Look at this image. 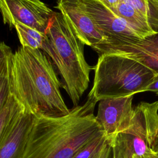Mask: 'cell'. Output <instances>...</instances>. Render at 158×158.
<instances>
[{
  "instance_id": "cell-1",
  "label": "cell",
  "mask_w": 158,
  "mask_h": 158,
  "mask_svg": "<svg viewBox=\"0 0 158 158\" xmlns=\"http://www.w3.org/2000/svg\"><path fill=\"white\" fill-rule=\"evenodd\" d=\"M97 102L88 94L65 116H35L22 158H72L102 131L94 114Z\"/></svg>"
},
{
  "instance_id": "cell-2",
  "label": "cell",
  "mask_w": 158,
  "mask_h": 158,
  "mask_svg": "<svg viewBox=\"0 0 158 158\" xmlns=\"http://www.w3.org/2000/svg\"><path fill=\"white\" fill-rule=\"evenodd\" d=\"M50 60L40 49L19 48L12 59L11 92L23 109L35 116L60 117L70 109Z\"/></svg>"
},
{
  "instance_id": "cell-3",
  "label": "cell",
  "mask_w": 158,
  "mask_h": 158,
  "mask_svg": "<svg viewBox=\"0 0 158 158\" xmlns=\"http://www.w3.org/2000/svg\"><path fill=\"white\" fill-rule=\"evenodd\" d=\"M84 43L59 12H54L46 31L42 51L52 60L62 78L61 86L73 107L87 89L89 72L93 69L84 56Z\"/></svg>"
},
{
  "instance_id": "cell-4",
  "label": "cell",
  "mask_w": 158,
  "mask_h": 158,
  "mask_svg": "<svg viewBox=\"0 0 158 158\" xmlns=\"http://www.w3.org/2000/svg\"><path fill=\"white\" fill-rule=\"evenodd\" d=\"M93 88L89 94L99 102L144 92L154 73L131 59L114 54H99Z\"/></svg>"
},
{
  "instance_id": "cell-5",
  "label": "cell",
  "mask_w": 158,
  "mask_h": 158,
  "mask_svg": "<svg viewBox=\"0 0 158 158\" xmlns=\"http://www.w3.org/2000/svg\"><path fill=\"white\" fill-rule=\"evenodd\" d=\"M157 134L158 101L141 102L134 107L128 128L112 142L120 145L131 157L141 156L153 152L152 146Z\"/></svg>"
},
{
  "instance_id": "cell-6",
  "label": "cell",
  "mask_w": 158,
  "mask_h": 158,
  "mask_svg": "<svg viewBox=\"0 0 158 158\" xmlns=\"http://www.w3.org/2000/svg\"><path fill=\"white\" fill-rule=\"evenodd\" d=\"M0 12L10 28L20 23L44 34L54 14L40 0H0Z\"/></svg>"
},
{
  "instance_id": "cell-7",
  "label": "cell",
  "mask_w": 158,
  "mask_h": 158,
  "mask_svg": "<svg viewBox=\"0 0 158 158\" xmlns=\"http://www.w3.org/2000/svg\"><path fill=\"white\" fill-rule=\"evenodd\" d=\"M91 48L98 54H114L131 59L158 73V32L143 39L111 41Z\"/></svg>"
},
{
  "instance_id": "cell-8",
  "label": "cell",
  "mask_w": 158,
  "mask_h": 158,
  "mask_svg": "<svg viewBox=\"0 0 158 158\" xmlns=\"http://www.w3.org/2000/svg\"><path fill=\"white\" fill-rule=\"evenodd\" d=\"M133 99L131 95L99 101L95 118L110 143L130 126L134 110Z\"/></svg>"
},
{
  "instance_id": "cell-9",
  "label": "cell",
  "mask_w": 158,
  "mask_h": 158,
  "mask_svg": "<svg viewBox=\"0 0 158 158\" xmlns=\"http://www.w3.org/2000/svg\"><path fill=\"white\" fill-rule=\"evenodd\" d=\"M56 7L84 44L93 47L107 41V36L88 14L82 0H57Z\"/></svg>"
},
{
  "instance_id": "cell-10",
  "label": "cell",
  "mask_w": 158,
  "mask_h": 158,
  "mask_svg": "<svg viewBox=\"0 0 158 158\" xmlns=\"http://www.w3.org/2000/svg\"><path fill=\"white\" fill-rule=\"evenodd\" d=\"M82 1L88 14L107 36L106 42L139 38L126 22L98 1Z\"/></svg>"
},
{
  "instance_id": "cell-11",
  "label": "cell",
  "mask_w": 158,
  "mask_h": 158,
  "mask_svg": "<svg viewBox=\"0 0 158 158\" xmlns=\"http://www.w3.org/2000/svg\"><path fill=\"white\" fill-rule=\"evenodd\" d=\"M35 117L23 108L14 118L0 141V158H22Z\"/></svg>"
},
{
  "instance_id": "cell-12",
  "label": "cell",
  "mask_w": 158,
  "mask_h": 158,
  "mask_svg": "<svg viewBox=\"0 0 158 158\" xmlns=\"http://www.w3.org/2000/svg\"><path fill=\"white\" fill-rule=\"evenodd\" d=\"M114 13L126 22L139 38L143 39L155 33L147 17L122 1L118 4Z\"/></svg>"
},
{
  "instance_id": "cell-13",
  "label": "cell",
  "mask_w": 158,
  "mask_h": 158,
  "mask_svg": "<svg viewBox=\"0 0 158 158\" xmlns=\"http://www.w3.org/2000/svg\"><path fill=\"white\" fill-rule=\"evenodd\" d=\"M22 47L41 50L46 39V33H42L26 25L17 23L14 26Z\"/></svg>"
},
{
  "instance_id": "cell-14",
  "label": "cell",
  "mask_w": 158,
  "mask_h": 158,
  "mask_svg": "<svg viewBox=\"0 0 158 158\" xmlns=\"http://www.w3.org/2000/svg\"><path fill=\"white\" fill-rule=\"evenodd\" d=\"M22 109L21 104L11 93L4 107L0 112V141L10 123Z\"/></svg>"
},
{
  "instance_id": "cell-15",
  "label": "cell",
  "mask_w": 158,
  "mask_h": 158,
  "mask_svg": "<svg viewBox=\"0 0 158 158\" xmlns=\"http://www.w3.org/2000/svg\"><path fill=\"white\" fill-rule=\"evenodd\" d=\"M107 140L106 136L101 131L94 138L80 148L72 158H93Z\"/></svg>"
},
{
  "instance_id": "cell-16",
  "label": "cell",
  "mask_w": 158,
  "mask_h": 158,
  "mask_svg": "<svg viewBox=\"0 0 158 158\" xmlns=\"http://www.w3.org/2000/svg\"><path fill=\"white\" fill-rule=\"evenodd\" d=\"M148 7V22L156 33L158 32V0H146Z\"/></svg>"
},
{
  "instance_id": "cell-17",
  "label": "cell",
  "mask_w": 158,
  "mask_h": 158,
  "mask_svg": "<svg viewBox=\"0 0 158 158\" xmlns=\"http://www.w3.org/2000/svg\"><path fill=\"white\" fill-rule=\"evenodd\" d=\"M127 4L133 7L138 12L147 17L148 16V7L146 0H122Z\"/></svg>"
},
{
  "instance_id": "cell-18",
  "label": "cell",
  "mask_w": 158,
  "mask_h": 158,
  "mask_svg": "<svg viewBox=\"0 0 158 158\" xmlns=\"http://www.w3.org/2000/svg\"><path fill=\"white\" fill-rule=\"evenodd\" d=\"M93 158H112V146L109 140Z\"/></svg>"
},
{
  "instance_id": "cell-19",
  "label": "cell",
  "mask_w": 158,
  "mask_h": 158,
  "mask_svg": "<svg viewBox=\"0 0 158 158\" xmlns=\"http://www.w3.org/2000/svg\"><path fill=\"white\" fill-rule=\"evenodd\" d=\"M112 146V158H131L127 152L115 142L110 143Z\"/></svg>"
},
{
  "instance_id": "cell-20",
  "label": "cell",
  "mask_w": 158,
  "mask_h": 158,
  "mask_svg": "<svg viewBox=\"0 0 158 158\" xmlns=\"http://www.w3.org/2000/svg\"><path fill=\"white\" fill-rule=\"evenodd\" d=\"M106 7L107 9L115 12V10L120 1L122 0H96Z\"/></svg>"
},
{
  "instance_id": "cell-21",
  "label": "cell",
  "mask_w": 158,
  "mask_h": 158,
  "mask_svg": "<svg viewBox=\"0 0 158 158\" xmlns=\"http://www.w3.org/2000/svg\"><path fill=\"white\" fill-rule=\"evenodd\" d=\"M145 91H151L158 95V73L155 74L150 84L145 88Z\"/></svg>"
},
{
  "instance_id": "cell-22",
  "label": "cell",
  "mask_w": 158,
  "mask_h": 158,
  "mask_svg": "<svg viewBox=\"0 0 158 158\" xmlns=\"http://www.w3.org/2000/svg\"><path fill=\"white\" fill-rule=\"evenodd\" d=\"M152 151L158 156V134L157 135L152 146Z\"/></svg>"
},
{
  "instance_id": "cell-23",
  "label": "cell",
  "mask_w": 158,
  "mask_h": 158,
  "mask_svg": "<svg viewBox=\"0 0 158 158\" xmlns=\"http://www.w3.org/2000/svg\"><path fill=\"white\" fill-rule=\"evenodd\" d=\"M136 156L137 158H158V156L156 154H155L154 152L149 154H146L141 156Z\"/></svg>"
},
{
  "instance_id": "cell-24",
  "label": "cell",
  "mask_w": 158,
  "mask_h": 158,
  "mask_svg": "<svg viewBox=\"0 0 158 158\" xmlns=\"http://www.w3.org/2000/svg\"><path fill=\"white\" fill-rule=\"evenodd\" d=\"M131 158H137V157H136V156L135 155H132V156H131Z\"/></svg>"
}]
</instances>
